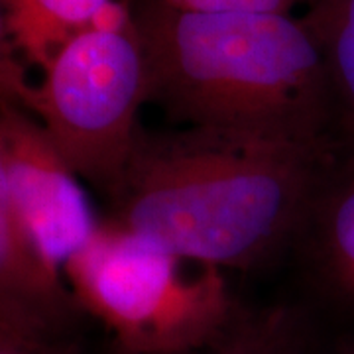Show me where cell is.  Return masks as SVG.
Listing matches in <instances>:
<instances>
[{"mask_svg":"<svg viewBox=\"0 0 354 354\" xmlns=\"http://www.w3.org/2000/svg\"><path fill=\"white\" fill-rule=\"evenodd\" d=\"M341 164L327 148L195 128L144 130L111 221L205 268H248L301 239Z\"/></svg>","mask_w":354,"mask_h":354,"instance_id":"6da1fadb","label":"cell"},{"mask_svg":"<svg viewBox=\"0 0 354 354\" xmlns=\"http://www.w3.org/2000/svg\"><path fill=\"white\" fill-rule=\"evenodd\" d=\"M128 6L148 69V102L169 120L319 146L339 158L325 62L299 16L195 12L167 0Z\"/></svg>","mask_w":354,"mask_h":354,"instance_id":"7a4b0ae2","label":"cell"},{"mask_svg":"<svg viewBox=\"0 0 354 354\" xmlns=\"http://www.w3.org/2000/svg\"><path fill=\"white\" fill-rule=\"evenodd\" d=\"M185 260L114 221L64 268L79 309L97 317L128 354H185L227 337L232 295L223 270Z\"/></svg>","mask_w":354,"mask_h":354,"instance_id":"3957f363","label":"cell"},{"mask_svg":"<svg viewBox=\"0 0 354 354\" xmlns=\"http://www.w3.org/2000/svg\"><path fill=\"white\" fill-rule=\"evenodd\" d=\"M148 69L132 22L91 28L55 51L30 113L79 179L111 197L144 132Z\"/></svg>","mask_w":354,"mask_h":354,"instance_id":"277c9868","label":"cell"},{"mask_svg":"<svg viewBox=\"0 0 354 354\" xmlns=\"http://www.w3.org/2000/svg\"><path fill=\"white\" fill-rule=\"evenodd\" d=\"M0 144L10 197L26 234L39 258L64 274L101 225L81 179L26 109H0Z\"/></svg>","mask_w":354,"mask_h":354,"instance_id":"5b68a950","label":"cell"},{"mask_svg":"<svg viewBox=\"0 0 354 354\" xmlns=\"http://www.w3.org/2000/svg\"><path fill=\"white\" fill-rule=\"evenodd\" d=\"M79 311L64 274L39 258L26 234L0 144V330L32 341L65 342Z\"/></svg>","mask_w":354,"mask_h":354,"instance_id":"8992f818","label":"cell"},{"mask_svg":"<svg viewBox=\"0 0 354 354\" xmlns=\"http://www.w3.org/2000/svg\"><path fill=\"white\" fill-rule=\"evenodd\" d=\"M299 16L329 77L333 132L341 158L337 179H354V0H305Z\"/></svg>","mask_w":354,"mask_h":354,"instance_id":"52a82bcc","label":"cell"},{"mask_svg":"<svg viewBox=\"0 0 354 354\" xmlns=\"http://www.w3.org/2000/svg\"><path fill=\"white\" fill-rule=\"evenodd\" d=\"M321 291L354 313V179H335L301 234Z\"/></svg>","mask_w":354,"mask_h":354,"instance_id":"ba28073f","label":"cell"},{"mask_svg":"<svg viewBox=\"0 0 354 354\" xmlns=\"http://www.w3.org/2000/svg\"><path fill=\"white\" fill-rule=\"evenodd\" d=\"M118 0H2L6 24L28 65L44 69L81 32L97 28Z\"/></svg>","mask_w":354,"mask_h":354,"instance_id":"9c48e42d","label":"cell"},{"mask_svg":"<svg viewBox=\"0 0 354 354\" xmlns=\"http://www.w3.org/2000/svg\"><path fill=\"white\" fill-rule=\"evenodd\" d=\"M283 317H266L227 333L215 354H295Z\"/></svg>","mask_w":354,"mask_h":354,"instance_id":"30bf717a","label":"cell"},{"mask_svg":"<svg viewBox=\"0 0 354 354\" xmlns=\"http://www.w3.org/2000/svg\"><path fill=\"white\" fill-rule=\"evenodd\" d=\"M32 97L34 83L30 81L24 57L20 55L10 36L4 6L0 0V109L18 106L28 111Z\"/></svg>","mask_w":354,"mask_h":354,"instance_id":"8fae6325","label":"cell"},{"mask_svg":"<svg viewBox=\"0 0 354 354\" xmlns=\"http://www.w3.org/2000/svg\"><path fill=\"white\" fill-rule=\"evenodd\" d=\"M177 8L218 14H291L305 0H167Z\"/></svg>","mask_w":354,"mask_h":354,"instance_id":"7c38bea8","label":"cell"},{"mask_svg":"<svg viewBox=\"0 0 354 354\" xmlns=\"http://www.w3.org/2000/svg\"><path fill=\"white\" fill-rule=\"evenodd\" d=\"M0 354H71L65 342L32 341L0 330Z\"/></svg>","mask_w":354,"mask_h":354,"instance_id":"4fadbf2b","label":"cell"},{"mask_svg":"<svg viewBox=\"0 0 354 354\" xmlns=\"http://www.w3.org/2000/svg\"><path fill=\"white\" fill-rule=\"evenodd\" d=\"M346 354H353V351H348V353H346Z\"/></svg>","mask_w":354,"mask_h":354,"instance_id":"5bb4252c","label":"cell"},{"mask_svg":"<svg viewBox=\"0 0 354 354\" xmlns=\"http://www.w3.org/2000/svg\"><path fill=\"white\" fill-rule=\"evenodd\" d=\"M353 354H354V351H353Z\"/></svg>","mask_w":354,"mask_h":354,"instance_id":"9a60e30c","label":"cell"}]
</instances>
